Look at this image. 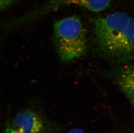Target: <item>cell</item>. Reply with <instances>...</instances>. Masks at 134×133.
Returning <instances> with one entry per match:
<instances>
[{"mask_svg": "<svg viewBox=\"0 0 134 133\" xmlns=\"http://www.w3.org/2000/svg\"><path fill=\"white\" fill-rule=\"evenodd\" d=\"M95 41L103 55L115 62L126 64L134 60V18L116 12L94 18Z\"/></svg>", "mask_w": 134, "mask_h": 133, "instance_id": "obj_1", "label": "cell"}, {"mask_svg": "<svg viewBox=\"0 0 134 133\" xmlns=\"http://www.w3.org/2000/svg\"><path fill=\"white\" fill-rule=\"evenodd\" d=\"M53 41L63 62H70L86 53V31L80 18L76 16L65 18L55 23Z\"/></svg>", "mask_w": 134, "mask_h": 133, "instance_id": "obj_2", "label": "cell"}, {"mask_svg": "<svg viewBox=\"0 0 134 133\" xmlns=\"http://www.w3.org/2000/svg\"><path fill=\"white\" fill-rule=\"evenodd\" d=\"M111 0H49L34 11L28 13L16 20L17 23L29 21L68 5L82 7L88 10L99 12L109 7Z\"/></svg>", "mask_w": 134, "mask_h": 133, "instance_id": "obj_3", "label": "cell"}, {"mask_svg": "<svg viewBox=\"0 0 134 133\" xmlns=\"http://www.w3.org/2000/svg\"><path fill=\"white\" fill-rule=\"evenodd\" d=\"M108 77L118 85L134 108V64L115 67L109 72Z\"/></svg>", "mask_w": 134, "mask_h": 133, "instance_id": "obj_4", "label": "cell"}, {"mask_svg": "<svg viewBox=\"0 0 134 133\" xmlns=\"http://www.w3.org/2000/svg\"><path fill=\"white\" fill-rule=\"evenodd\" d=\"M10 125L20 133H41L44 128L42 117L32 110L18 113L12 120Z\"/></svg>", "mask_w": 134, "mask_h": 133, "instance_id": "obj_5", "label": "cell"}, {"mask_svg": "<svg viewBox=\"0 0 134 133\" xmlns=\"http://www.w3.org/2000/svg\"><path fill=\"white\" fill-rule=\"evenodd\" d=\"M14 0H0V8L2 10H4L8 8Z\"/></svg>", "mask_w": 134, "mask_h": 133, "instance_id": "obj_6", "label": "cell"}, {"mask_svg": "<svg viewBox=\"0 0 134 133\" xmlns=\"http://www.w3.org/2000/svg\"><path fill=\"white\" fill-rule=\"evenodd\" d=\"M3 133H20L12 127L10 125H8L4 130Z\"/></svg>", "mask_w": 134, "mask_h": 133, "instance_id": "obj_7", "label": "cell"}, {"mask_svg": "<svg viewBox=\"0 0 134 133\" xmlns=\"http://www.w3.org/2000/svg\"><path fill=\"white\" fill-rule=\"evenodd\" d=\"M67 133H84L83 130L79 128H72L67 132Z\"/></svg>", "mask_w": 134, "mask_h": 133, "instance_id": "obj_8", "label": "cell"}]
</instances>
